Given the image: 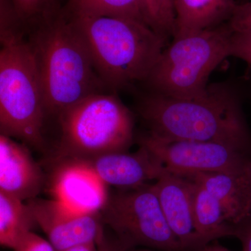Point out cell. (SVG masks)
<instances>
[{
  "label": "cell",
  "instance_id": "6da1fadb",
  "mask_svg": "<svg viewBox=\"0 0 251 251\" xmlns=\"http://www.w3.org/2000/svg\"><path fill=\"white\" fill-rule=\"evenodd\" d=\"M140 117L149 133L162 139L216 142L249 152L251 134L240 96L227 82L209 84L192 98L150 93L140 99Z\"/></svg>",
  "mask_w": 251,
  "mask_h": 251
},
{
  "label": "cell",
  "instance_id": "7a4b0ae2",
  "mask_svg": "<svg viewBox=\"0 0 251 251\" xmlns=\"http://www.w3.org/2000/svg\"><path fill=\"white\" fill-rule=\"evenodd\" d=\"M22 21L9 0H1L0 128L1 134L33 148L44 147L46 117L35 57Z\"/></svg>",
  "mask_w": 251,
  "mask_h": 251
},
{
  "label": "cell",
  "instance_id": "3957f363",
  "mask_svg": "<svg viewBox=\"0 0 251 251\" xmlns=\"http://www.w3.org/2000/svg\"><path fill=\"white\" fill-rule=\"evenodd\" d=\"M28 38L40 77L46 117H58L82 99L108 90L65 12L41 21Z\"/></svg>",
  "mask_w": 251,
  "mask_h": 251
},
{
  "label": "cell",
  "instance_id": "277c9868",
  "mask_svg": "<svg viewBox=\"0 0 251 251\" xmlns=\"http://www.w3.org/2000/svg\"><path fill=\"white\" fill-rule=\"evenodd\" d=\"M68 16L99 77L112 92L145 82L166 47L168 37L142 21L120 16Z\"/></svg>",
  "mask_w": 251,
  "mask_h": 251
},
{
  "label": "cell",
  "instance_id": "5b68a950",
  "mask_svg": "<svg viewBox=\"0 0 251 251\" xmlns=\"http://www.w3.org/2000/svg\"><path fill=\"white\" fill-rule=\"evenodd\" d=\"M57 117L61 136L57 159L126 151L133 143V115L115 92L91 95Z\"/></svg>",
  "mask_w": 251,
  "mask_h": 251
},
{
  "label": "cell",
  "instance_id": "8992f818",
  "mask_svg": "<svg viewBox=\"0 0 251 251\" xmlns=\"http://www.w3.org/2000/svg\"><path fill=\"white\" fill-rule=\"evenodd\" d=\"M232 34L227 22L174 38L145 82L150 92L175 98H192L204 93L211 73L230 56Z\"/></svg>",
  "mask_w": 251,
  "mask_h": 251
},
{
  "label": "cell",
  "instance_id": "52a82bcc",
  "mask_svg": "<svg viewBox=\"0 0 251 251\" xmlns=\"http://www.w3.org/2000/svg\"><path fill=\"white\" fill-rule=\"evenodd\" d=\"M124 249L144 246L184 251L163 214L153 185L127 188L108 196L100 212Z\"/></svg>",
  "mask_w": 251,
  "mask_h": 251
},
{
  "label": "cell",
  "instance_id": "ba28073f",
  "mask_svg": "<svg viewBox=\"0 0 251 251\" xmlns=\"http://www.w3.org/2000/svg\"><path fill=\"white\" fill-rule=\"evenodd\" d=\"M138 142L158 158L167 171L183 176L241 173L251 158L245 151L216 142L165 140L149 133L140 135Z\"/></svg>",
  "mask_w": 251,
  "mask_h": 251
},
{
  "label": "cell",
  "instance_id": "9c48e42d",
  "mask_svg": "<svg viewBox=\"0 0 251 251\" xmlns=\"http://www.w3.org/2000/svg\"><path fill=\"white\" fill-rule=\"evenodd\" d=\"M36 224L41 227L57 251L103 239L100 213L79 212L56 200L33 198L27 201Z\"/></svg>",
  "mask_w": 251,
  "mask_h": 251
},
{
  "label": "cell",
  "instance_id": "30bf717a",
  "mask_svg": "<svg viewBox=\"0 0 251 251\" xmlns=\"http://www.w3.org/2000/svg\"><path fill=\"white\" fill-rule=\"evenodd\" d=\"M50 191L56 200L79 212L100 213L108 198L107 185L92 169L77 159H57Z\"/></svg>",
  "mask_w": 251,
  "mask_h": 251
},
{
  "label": "cell",
  "instance_id": "8fae6325",
  "mask_svg": "<svg viewBox=\"0 0 251 251\" xmlns=\"http://www.w3.org/2000/svg\"><path fill=\"white\" fill-rule=\"evenodd\" d=\"M153 185L163 214L184 251H197L203 247L195 229L193 180L167 171Z\"/></svg>",
  "mask_w": 251,
  "mask_h": 251
},
{
  "label": "cell",
  "instance_id": "7c38bea8",
  "mask_svg": "<svg viewBox=\"0 0 251 251\" xmlns=\"http://www.w3.org/2000/svg\"><path fill=\"white\" fill-rule=\"evenodd\" d=\"M83 162L108 186L122 189L139 187L156 180L167 171L163 163L150 150L140 145L135 153H105Z\"/></svg>",
  "mask_w": 251,
  "mask_h": 251
},
{
  "label": "cell",
  "instance_id": "4fadbf2b",
  "mask_svg": "<svg viewBox=\"0 0 251 251\" xmlns=\"http://www.w3.org/2000/svg\"><path fill=\"white\" fill-rule=\"evenodd\" d=\"M44 182L40 167L27 147L0 135V191L28 201L36 198Z\"/></svg>",
  "mask_w": 251,
  "mask_h": 251
},
{
  "label": "cell",
  "instance_id": "5bb4252c",
  "mask_svg": "<svg viewBox=\"0 0 251 251\" xmlns=\"http://www.w3.org/2000/svg\"><path fill=\"white\" fill-rule=\"evenodd\" d=\"M186 177L202 186L219 201L229 224L238 226L251 219V202L245 170L241 173H198Z\"/></svg>",
  "mask_w": 251,
  "mask_h": 251
},
{
  "label": "cell",
  "instance_id": "9a60e30c",
  "mask_svg": "<svg viewBox=\"0 0 251 251\" xmlns=\"http://www.w3.org/2000/svg\"><path fill=\"white\" fill-rule=\"evenodd\" d=\"M237 4L234 0H173V37H181L228 22Z\"/></svg>",
  "mask_w": 251,
  "mask_h": 251
},
{
  "label": "cell",
  "instance_id": "2e32d148",
  "mask_svg": "<svg viewBox=\"0 0 251 251\" xmlns=\"http://www.w3.org/2000/svg\"><path fill=\"white\" fill-rule=\"evenodd\" d=\"M193 182V221L203 247L218 238L234 236V226L227 222L219 201L205 188Z\"/></svg>",
  "mask_w": 251,
  "mask_h": 251
},
{
  "label": "cell",
  "instance_id": "e0dca14e",
  "mask_svg": "<svg viewBox=\"0 0 251 251\" xmlns=\"http://www.w3.org/2000/svg\"><path fill=\"white\" fill-rule=\"evenodd\" d=\"M36 224L27 203L19 198L0 191V243L14 248L23 234L31 231Z\"/></svg>",
  "mask_w": 251,
  "mask_h": 251
},
{
  "label": "cell",
  "instance_id": "ac0fdd59",
  "mask_svg": "<svg viewBox=\"0 0 251 251\" xmlns=\"http://www.w3.org/2000/svg\"><path fill=\"white\" fill-rule=\"evenodd\" d=\"M65 12L72 16H120L149 25L142 0H69Z\"/></svg>",
  "mask_w": 251,
  "mask_h": 251
},
{
  "label": "cell",
  "instance_id": "d6986e66",
  "mask_svg": "<svg viewBox=\"0 0 251 251\" xmlns=\"http://www.w3.org/2000/svg\"><path fill=\"white\" fill-rule=\"evenodd\" d=\"M23 23L41 22L55 14L54 0H11Z\"/></svg>",
  "mask_w": 251,
  "mask_h": 251
},
{
  "label": "cell",
  "instance_id": "ffe728a7",
  "mask_svg": "<svg viewBox=\"0 0 251 251\" xmlns=\"http://www.w3.org/2000/svg\"><path fill=\"white\" fill-rule=\"evenodd\" d=\"M229 55L242 59L251 67V31H233Z\"/></svg>",
  "mask_w": 251,
  "mask_h": 251
},
{
  "label": "cell",
  "instance_id": "44dd1931",
  "mask_svg": "<svg viewBox=\"0 0 251 251\" xmlns=\"http://www.w3.org/2000/svg\"><path fill=\"white\" fill-rule=\"evenodd\" d=\"M145 17L150 27L163 35L170 36L162 14L160 0H142Z\"/></svg>",
  "mask_w": 251,
  "mask_h": 251
},
{
  "label": "cell",
  "instance_id": "7402d4cb",
  "mask_svg": "<svg viewBox=\"0 0 251 251\" xmlns=\"http://www.w3.org/2000/svg\"><path fill=\"white\" fill-rule=\"evenodd\" d=\"M228 23L234 32L251 31V0L236 4Z\"/></svg>",
  "mask_w": 251,
  "mask_h": 251
},
{
  "label": "cell",
  "instance_id": "603a6c76",
  "mask_svg": "<svg viewBox=\"0 0 251 251\" xmlns=\"http://www.w3.org/2000/svg\"><path fill=\"white\" fill-rule=\"evenodd\" d=\"M13 250L14 251H57L49 241L46 240L29 231L23 234L16 242Z\"/></svg>",
  "mask_w": 251,
  "mask_h": 251
},
{
  "label": "cell",
  "instance_id": "cb8c5ba5",
  "mask_svg": "<svg viewBox=\"0 0 251 251\" xmlns=\"http://www.w3.org/2000/svg\"><path fill=\"white\" fill-rule=\"evenodd\" d=\"M234 237L242 244V251H251V218L242 224L234 226Z\"/></svg>",
  "mask_w": 251,
  "mask_h": 251
},
{
  "label": "cell",
  "instance_id": "d4e9b609",
  "mask_svg": "<svg viewBox=\"0 0 251 251\" xmlns=\"http://www.w3.org/2000/svg\"><path fill=\"white\" fill-rule=\"evenodd\" d=\"M162 14L170 35H174L175 17L173 0H160Z\"/></svg>",
  "mask_w": 251,
  "mask_h": 251
},
{
  "label": "cell",
  "instance_id": "484cf974",
  "mask_svg": "<svg viewBox=\"0 0 251 251\" xmlns=\"http://www.w3.org/2000/svg\"><path fill=\"white\" fill-rule=\"evenodd\" d=\"M61 251H99V250L98 244L93 242L80 244V245L69 248V249Z\"/></svg>",
  "mask_w": 251,
  "mask_h": 251
},
{
  "label": "cell",
  "instance_id": "4316f807",
  "mask_svg": "<svg viewBox=\"0 0 251 251\" xmlns=\"http://www.w3.org/2000/svg\"><path fill=\"white\" fill-rule=\"evenodd\" d=\"M98 247L99 251H125V249L119 244L118 247H115L112 246H109L106 242H105L104 238L98 244Z\"/></svg>",
  "mask_w": 251,
  "mask_h": 251
},
{
  "label": "cell",
  "instance_id": "83f0119b",
  "mask_svg": "<svg viewBox=\"0 0 251 251\" xmlns=\"http://www.w3.org/2000/svg\"><path fill=\"white\" fill-rule=\"evenodd\" d=\"M197 251H231L219 244H206Z\"/></svg>",
  "mask_w": 251,
  "mask_h": 251
},
{
  "label": "cell",
  "instance_id": "f1b7e54d",
  "mask_svg": "<svg viewBox=\"0 0 251 251\" xmlns=\"http://www.w3.org/2000/svg\"><path fill=\"white\" fill-rule=\"evenodd\" d=\"M246 178H247L248 188H249V196H250L251 202V158L248 163L245 169Z\"/></svg>",
  "mask_w": 251,
  "mask_h": 251
},
{
  "label": "cell",
  "instance_id": "f546056e",
  "mask_svg": "<svg viewBox=\"0 0 251 251\" xmlns=\"http://www.w3.org/2000/svg\"><path fill=\"white\" fill-rule=\"evenodd\" d=\"M248 1H249V0H248Z\"/></svg>",
  "mask_w": 251,
  "mask_h": 251
}]
</instances>
